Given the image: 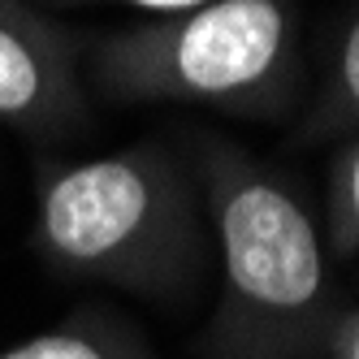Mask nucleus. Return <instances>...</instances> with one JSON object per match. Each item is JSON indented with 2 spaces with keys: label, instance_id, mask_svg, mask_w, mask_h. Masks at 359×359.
Wrapping results in <instances>:
<instances>
[{
  "label": "nucleus",
  "instance_id": "nucleus-1",
  "mask_svg": "<svg viewBox=\"0 0 359 359\" xmlns=\"http://www.w3.org/2000/svg\"><path fill=\"white\" fill-rule=\"evenodd\" d=\"M195 182L221 290L199 333L203 359H325L338 307L316 217L281 173L225 139H199Z\"/></svg>",
  "mask_w": 359,
  "mask_h": 359
},
{
  "label": "nucleus",
  "instance_id": "nucleus-2",
  "mask_svg": "<svg viewBox=\"0 0 359 359\" xmlns=\"http://www.w3.org/2000/svg\"><path fill=\"white\" fill-rule=\"evenodd\" d=\"M39 260L74 281L182 307L199 294L208 221L195 169L161 143L35 165Z\"/></svg>",
  "mask_w": 359,
  "mask_h": 359
},
{
  "label": "nucleus",
  "instance_id": "nucleus-3",
  "mask_svg": "<svg viewBox=\"0 0 359 359\" xmlns=\"http://www.w3.org/2000/svg\"><path fill=\"white\" fill-rule=\"evenodd\" d=\"M299 74L294 0H208L130 22L91 48V83L117 104L277 113Z\"/></svg>",
  "mask_w": 359,
  "mask_h": 359
},
{
  "label": "nucleus",
  "instance_id": "nucleus-4",
  "mask_svg": "<svg viewBox=\"0 0 359 359\" xmlns=\"http://www.w3.org/2000/svg\"><path fill=\"white\" fill-rule=\"evenodd\" d=\"M0 126L35 139L87 126L79 39L35 0H0Z\"/></svg>",
  "mask_w": 359,
  "mask_h": 359
},
{
  "label": "nucleus",
  "instance_id": "nucleus-5",
  "mask_svg": "<svg viewBox=\"0 0 359 359\" xmlns=\"http://www.w3.org/2000/svg\"><path fill=\"white\" fill-rule=\"evenodd\" d=\"M0 359H161L147 333L104 303H79L31 338L0 351Z\"/></svg>",
  "mask_w": 359,
  "mask_h": 359
},
{
  "label": "nucleus",
  "instance_id": "nucleus-6",
  "mask_svg": "<svg viewBox=\"0 0 359 359\" xmlns=\"http://www.w3.org/2000/svg\"><path fill=\"white\" fill-rule=\"evenodd\" d=\"M355 130H359V9L333 43L325 87L307 104L299 139H346Z\"/></svg>",
  "mask_w": 359,
  "mask_h": 359
},
{
  "label": "nucleus",
  "instance_id": "nucleus-7",
  "mask_svg": "<svg viewBox=\"0 0 359 359\" xmlns=\"http://www.w3.org/2000/svg\"><path fill=\"white\" fill-rule=\"evenodd\" d=\"M325 251L329 260H355L359 255V130L346 135L329 169V195H325Z\"/></svg>",
  "mask_w": 359,
  "mask_h": 359
},
{
  "label": "nucleus",
  "instance_id": "nucleus-8",
  "mask_svg": "<svg viewBox=\"0 0 359 359\" xmlns=\"http://www.w3.org/2000/svg\"><path fill=\"white\" fill-rule=\"evenodd\" d=\"M325 359H359V303H338L325 329Z\"/></svg>",
  "mask_w": 359,
  "mask_h": 359
},
{
  "label": "nucleus",
  "instance_id": "nucleus-9",
  "mask_svg": "<svg viewBox=\"0 0 359 359\" xmlns=\"http://www.w3.org/2000/svg\"><path fill=\"white\" fill-rule=\"evenodd\" d=\"M39 9H83V5H117V9H139L147 18H169V13H187L208 0H35Z\"/></svg>",
  "mask_w": 359,
  "mask_h": 359
}]
</instances>
